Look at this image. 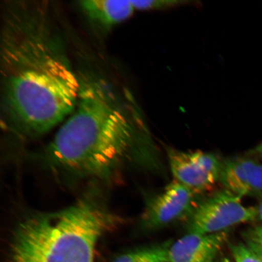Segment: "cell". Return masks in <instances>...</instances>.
<instances>
[{
  "label": "cell",
  "instance_id": "obj_1",
  "mask_svg": "<svg viewBox=\"0 0 262 262\" xmlns=\"http://www.w3.org/2000/svg\"><path fill=\"white\" fill-rule=\"evenodd\" d=\"M0 32L2 118L17 135H43L73 113L78 74L44 2L6 1Z\"/></svg>",
  "mask_w": 262,
  "mask_h": 262
},
{
  "label": "cell",
  "instance_id": "obj_2",
  "mask_svg": "<svg viewBox=\"0 0 262 262\" xmlns=\"http://www.w3.org/2000/svg\"><path fill=\"white\" fill-rule=\"evenodd\" d=\"M76 106L46 150L57 171L77 178L110 179L132 160L141 124L137 111L106 78L78 74Z\"/></svg>",
  "mask_w": 262,
  "mask_h": 262
},
{
  "label": "cell",
  "instance_id": "obj_3",
  "mask_svg": "<svg viewBox=\"0 0 262 262\" xmlns=\"http://www.w3.org/2000/svg\"><path fill=\"white\" fill-rule=\"evenodd\" d=\"M114 223L93 194L61 210L31 214L16 226L7 262H94L98 239Z\"/></svg>",
  "mask_w": 262,
  "mask_h": 262
},
{
  "label": "cell",
  "instance_id": "obj_4",
  "mask_svg": "<svg viewBox=\"0 0 262 262\" xmlns=\"http://www.w3.org/2000/svg\"><path fill=\"white\" fill-rule=\"evenodd\" d=\"M241 198L225 188L199 202L189 217L188 233L211 234L257 219L256 207L242 204Z\"/></svg>",
  "mask_w": 262,
  "mask_h": 262
},
{
  "label": "cell",
  "instance_id": "obj_5",
  "mask_svg": "<svg viewBox=\"0 0 262 262\" xmlns=\"http://www.w3.org/2000/svg\"><path fill=\"white\" fill-rule=\"evenodd\" d=\"M196 195L173 180L147 202L141 215L140 228L146 231H156L189 217L199 203Z\"/></svg>",
  "mask_w": 262,
  "mask_h": 262
},
{
  "label": "cell",
  "instance_id": "obj_6",
  "mask_svg": "<svg viewBox=\"0 0 262 262\" xmlns=\"http://www.w3.org/2000/svg\"><path fill=\"white\" fill-rule=\"evenodd\" d=\"M168 158L174 180L196 195L209 191L219 181L222 162L213 154L169 148Z\"/></svg>",
  "mask_w": 262,
  "mask_h": 262
},
{
  "label": "cell",
  "instance_id": "obj_7",
  "mask_svg": "<svg viewBox=\"0 0 262 262\" xmlns=\"http://www.w3.org/2000/svg\"><path fill=\"white\" fill-rule=\"evenodd\" d=\"M219 182L241 198L262 199V165L248 157H234L223 162Z\"/></svg>",
  "mask_w": 262,
  "mask_h": 262
},
{
  "label": "cell",
  "instance_id": "obj_8",
  "mask_svg": "<svg viewBox=\"0 0 262 262\" xmlns=\"http://www.w3.org/2000/svg\"><path fill=\"white\" fill-rule=\"evenodd\" d=\"M228 238V231L188 233L169 248L170 262H214Z\"/></svg>",
  "mask_w": 262,
  "mask_h": 262
},
{
  "label": "cell",
  "instance_id": "obj_9",
  "mask_svg": "<svg viewBox=\"0 0 262 262\" xmlns=\"http://www.w3.org/2000/svg\"><path fill=\"white\" fill-rule=\"evenodd\" d=\"M78 4L92 24L105 30L125 21L136 10L130 1L85 0Z\"/></svg>",
  "mask_w": 262,
  "mask_h": 262
},
{
  "label": "cell",
  "instance_id": "obj_10",
  "mask_svg": "<svg viewBox=\"0 0 262 262\" xmlns=\"http://www.w3.org/2000/svg\"><path fill=\"white\" fill-rule=\"evenodd\" d=\"M169 248L164 245L141 249L121 255L114 262H170Z\"/></svg>",
  "mask_w": 262,
  "mask_h": 262
},
{
  "label": "cell",
  "instance_id": "obj_11",
  "mask_svg": "<svg viewBox=\"0 0 262 262\" xmlns=\"http://www.w3.org/2000/svg\"><path fill=\"white\" fill-rule=\"evenodd\" d=\"M136 10H159L183 5L189 2L177 1V0H146V1H130Z\"/></svg>",
  "mask_w": 262,
  "mask_h": 262
},
{
  "label": "cell",
  "instance_id": "obj_12",
  "mask_svg": "<svg viewBox=\"0 0 262 262\" xmlns=\"http://www.w3.org/2000/svg\"><path fill=\"white\" fill-rule=\"evenodd\" d=\"M246 245L255 253H262V225L254 226L244 232Z\"/></svg>",
  "mask_w": 262,
  "mask_h": 262
},
{
  "label": "cell",
  "instance_id": "obj_13",
  "mask_svg": "<svg viewBox=\"0 0 262 262\" xmlns=\"http://www.w3.org/2000/svg\"><path fill=\"white\" fill-rule=\"evenodd\" d=\"M230 248L236 262H262L261 258L246 245H232Z\"/></svg>",
  "mask_w": 262,
  "mask_h": 262
},
{
  "label": "cell",
  "instance_id": "obj_14",
  "mask_svg": "<svg viewBox=\"0 0 262 262\" xmlns=\"http://www.w3.org/2000/svg\"><path fill=\"white\" fill-rule=\"evenodd\" d=\"M256 208L257 210V217L262 221V201L260 202V205Z\"/></svg>",
  "mask_w": 262,
  "mask_h": 262
},
{
  "label": "cell",
  "instance_id": "obj_15",
  "mask_svg": "<svg viewBox=\"0 0 262 262\" xmlns=\"http://www.w3.org/2000/svg\"><path fill=\"white\" fill-rule=\"evenodd\" d=\"M258 155H259L262 158V143L260 145H258L256 149H255Z\"/></svg>",
  "mask_w": 262,
  "mask_h": 262
},
{
  "label": "cell",
  "instance_id": "obj_16",
  "mask_svg": "<svg viewBox=\"0 0 262 262\" xmlns=\"http://www.w3.org/2000/svg\"><path fill=\"white\" fill-rule=\"evenodd\" d=\"M255 254H257L258 255V256H259L262 259V253H255Z\"/></svg>",
  "mask_w": 262,
  "mask_h": 262
}]
</instances>
